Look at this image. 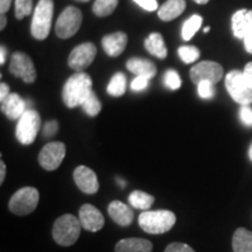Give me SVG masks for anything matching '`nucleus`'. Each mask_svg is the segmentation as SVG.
I'll list each match as a JSON object with an SVG mask.
<instances>
[{
  "mask_svg": "<svg viewBox=\"0 0 252 252\" xmlns=\"http://www.w3.org/2000/svg\"><path fill=\"white\" fill-rule=\"evenodd\" d=\"M223 74H224V71H223L222 65L220 63L202 61L190 69V80L196 84L202 81H209L213 84H216L222 80Z\"/></svg>",
  "mask_w": 252,
  "mask_h": 252,
  "instance_id": "9b49d317",
  "label": "nucleus"
},
{
  "mask_svg": "<svg viewBox=\"0 0 252 252\" xmlns=\"http://www.w3.org/2000/svg\"><path fill=\"white\" fill-rule=\"evenodd\" d=\"M93 93V80L86 72H77L65 82L62 90V98L68 108L82 106Z\"/></svg>",
  "mask_w": 252,
  "mask_h": 252,
  "instance_id": "f257e3e1",
  "label": "nucleus"
},
{
  "mask_svg": "<svg viewBox=\"0 0 252 252\" xmlns=\"http://www.w3.org/2000/svg\"><path fill=\"white\" fill-rule=\"evenodd\" d=\"M154 201H156L154 196L141 190L132 191L130 196H128V202H130L131 206L135 208V209L144 210V212H146V210H149L152 207Z\"/></svg>",
  "mask_w": 252,
  "mask_h": 252,
  "instance_id": "b1692460",
  "label": "nucleus"
},
{
  "mask_svg": "<svg viewBox=\"0 0 252 252\" xmlns=\"http://www.w3.org/2000/svg\"><path fill=\"white\" fill-rule=\"evenodd\" d=\"M1 111L11 121H19L26 112V103L18 94L11 93L4 102H1Z\"/></svg>",
  "mask_w": 252,
  "mask_h": 252,
  "instance_id": "f3484780",
  "label": "nucleus"
},
{
  "mask_svg": "<svg viewBox=\"0 0 252 252\" xmlns=\"http://www.w3.org/2000/svg\"><path fill=\"white\" fill-rule=\"evenodd\" d=\"M12 0H0V12L1 14H5L6 12H8V9L11 8Z\"/></svg>",
  "mask_w": 252,
  "mask_h": 252,
  "instance_id": "ea45409f",
  "label": "nucleus"
},
{
  "mask_svg": "<svg viewBox=\"0 0 252 252\" xmlns=\"http://www.w3.org/2000/svg\"><path fill=\"white\" fill-rule=\"evenodd\" d=\"M232 32L237 39H244L248 34L252 33V11L239 9L232 15Z\"/></svg>",
  "mask_w": 252,
  "mask_h": 252,
  "instance_id": "2eb2a0df",
  "label": "nucleus"
},
{
  "mask_svg": "<svg viewBox=\"0 0 252 252\" xmlns=\"http://www.w3.org/2000/svg\"><path fill=\"white\" fill-rule=\"evenodd\" d=\"M78 1H89V0H78Z\"/></svg>",
  "mask_w": 252,
  "mask_h": 252,
  "instance_id": "09e8293b",
  "label": "nucleus"
},
{
  "mask_svg": "<svg viewBox=\"0 0 252 252\" xmlns=\"http://www.w3.org/2000/svg\"><path fill=\"white\" fill-rule=\"evenodd\" d=\"M186 8L185 0H167L158 11V15L163 21H171L184 13Z\"/></svg>",
  "mask_w": 252,
  "mask_h": 252,
  "instance_id": "412c9836",
  "label": "nucleus"
},
{
  "mask_svg": "<svg viewBox=\"0 0 252 252\" xmlns=\"http://www.w3.org/2000/svg\"><path fill=\"white\" fill-rule=\"evenodd\" d=\"M97 54V48L94 43L86 42L72 49L68 59V64L75 71L81 72L94 62Z\"/></svg>",
  "mask_w": 252,
  "mask_h": 252,
  "instance_id": "f8f14e48",
  "label": "nucleus"
},
{
  "mask_svg": "<svg viewBox=\"0 0 252 252\" xmlns=\"http://www.w3.org/2000/svg\"><path fill=\"white\" fill-rule=\"evenodd\" d=\"M179 56L185 63H193L200 58V49L195 46H182L178 49Z\"/></svg>",
  "mask_w": 252,
  "mask_h": 252,
  "instance_id": "c85d7f7f",
  "label": "nucleus"
},
{
  "mask_svg": "<svg viewBox=\"0 0 252 252\" xmlns=\"http://www.w3.org/2000/svg\"><path fill=\"white\" fill-rule=\"evenodd\" d=\"M137 5H139L141 8L146 9V11L152 12L156 11L158 8V2L157 0H133Z\"/></svg>",
  "mask_w": 252,
  "mask_h": 252,
  "instance_id": "e433bc0d",
  "label": "nucleus"
},
{
  "mask_svg": "<svg viewBox=\"0 0 252 252\" xmlns=\"http://www.w3.org/2000/svg\"><path fill=\"white\" fill-rule=\"evenodd\" d=\"M234 252H252V231L245 228H238L232 236Z\"/></svg>",
  "mask_w": 252,
  "mask_h": 252,
  "instance_id": "4be33fe9",
  "label": "nucleus"
},
{
  "mask_svg": "<svg viewBox=\"0 0 252 252\" xmlns=\"http://www.w3.org/2000/svg\"><path fill=\"white\" fill-rule=\"evenodd\" d=\"M59 130V123L56 121H49L47 122L45 126H43V135L46 138H52L56 134Z\"/></svg>",
  "mask_w": 252,
  "mask_h": 252,
  "instance_id": "f704fd0d",
  "label": "nucleus"
},
{
  "mask_svg": "<svg viewBox=\"0 0 252 252\" xmlns=\"http://www.w3.org/2000/svg\"><path fill=\"white\" fill-rule=\"evenodd\" d=\"M108 94L113 97H121L126 91V77L123 72H117L110 80L108 88Z\"/></svg>",
  "mask_w": 252,
  "mask_h": 252,
  "instance_id": "a878e982",
  "label": "nucleus"
},
{
  "mask_svg": "<svg viewBox=\"0 0 252 252\" xmlns=\"http://www.w3.org/2000/svg\"><path fill=\"white\" fill-rule=\"evenodd\" d=\"M225 88L231 98L241 105L252 103V83L243 71L231 70L225 76Z\"/></svg>",
  "mask_w": 252,
  "mask_h": 252,
  "instance_id": "39448f33",
  "label": "nucleus"
},
{
  "mask_svg": "<svg viewBox=\"0 0 252 252\" xmlns=\"http://www.w3.org/2000/svg\"><path fill=\"white\" fill-rule=\"evenodd\" d=\"M176 222L175 214L169 210H156V212L141 213L138 219L140 228L151 235H160L169 231Z\"/></svg>",
  "mask_w": 252,
  "mask_h": 252,
  "instance_id": "f03ea898",
  "label": "nucleus"
},
{
  "mask_svg": "<svg viewBox=\"0 0 252 252\" xmlns=\"http://www.w3.org/2000/svg\"><path fill=\"white\" fill-rule=\"evenodd\" d=\"M126 68L135 76H144L153 78L157 74V67L153 62L140 58H132L126 62Z\"/></svg>",
  "mask_w": 252,
  "mask_h": 252,
  "instance_id": "6ab92c4d",
  "label": "nucleus"
},
{
  "mask_svg": "<svg viewBox=\"0 0 252 252\" xmlns=\"http://www.w3.org/2000/svg\"><path fill=\"white\" fill-rule=\"evenodd\" d=\"M82 108H83L84 112H86L88 116H90V117H96V116L100 112V110H102V104H100L99 99L97 98L96 94L93 91V93L90 94V96L86 99V102L82 104Z\"/></svg>",
  "mask_w": 252,
  "mask_h": 252,
  "instance_id": "cd10ccee",
  "label": "nucleus"
},
{
  "mask_svg": "<svg viewBox=\"0 0 252 252\" xmlns=\"http://www.w3.org/2000/svg\"><path fill=\"white\" fill-rule=\"evenodd\" d=\"M243 72H244L245 77H247L248 80L252 83V62H249L248 64L245 65Z\"/></svg>",
  "mask_w": 252,
  "mask_h": 252,
  "instance_id": "a19ab883",
  "label": "nucleus"
},
{
  "mask_svg": "<svg viewBox=\"0 0 252 252\" xmlns=\"http://www.w3.org/2000/svg\"><path fill=\"white\" fill-rule=\"evenodd\" d=\"M74 181L80 190L86 194H96L99 189L96 173L87 166H78L75 168Z\"/></svg>",
  "mask_w": 252,
  "mask_h": 252,
  "instance_id": "ddd939ff",
  "label": "nucleus"
},
{
  "mask_svg": "<svg viewBox=\"0 0 252 252\" xmlns=\"http://www.w3.org/2000/svg\"><path fill=\"white\" fill-rule=\"evenodd\" d=\"M78 220H80L82 228H84L91 232L99 231L104 226V223H105L102 213L96 207L89 203L83 204L80 208Z\"/></svg>",
  "mask_w": 252,
  "mask_h": 252,
  "instance_id": "4468645a",
  "label": "nucleus"
},
{
  "mask_svg": "<svg viewBox=\"0 0 252 252\" xmlns=\"http://www.w3.org/2000/svg\"><path fill=\"white\" fill-rule=\"evenodd\" d=\"M41 127V118L39 112L35 110H26L18 121L15 128V137L19 143L23 145H31L34 143Z\"/></svg>",
  "mask_w": 252,
  "mask_h": 252,
  "instance_id": "0eeeda50",
  "label": "nucleus"
},
{
  "mask_svg": "<svg viewBox=\"0 0 252 252\" xmlns=\"http://www.w3.org/2000/svg\"><path fill=\"white\" fill-rule=\"evenodd\" d=\"M65 157V145L60 141H52L42 147L39 154V163L46 171L58 169Z\"/></svg>",
  "mask_w": 252,
  "mask_h": 252,
  "instance_id": "1a4fd4ad",
  "label": "nucleus"
},
{
  "mask_svg": "<svg viewBox=\"0 0 252 252\" xmlns=\"http://www.w3.org/2000/svg\"><path fill=\"white\" fill-rule=\"evenodd\" d=\"M81 222L76 216L65 214L55 220L53 226V238L61 247H71L81 235Z\"/></svg>",
  "mask_w": 252,
  "mask_h": 252,
  "instance_id": "7ed1b4c3",
  "label": "nucleus"
},
{
  "mask_svg": "<svg viewBox=\"0 0 252 252\" xmlns=\"http://www.w3.org/2000/svg\"><path fill=\"white\" fill-rule=\"evenodd\" d=\"M163 83H165V86L168 88V89L178 90L180 89L182 82L178 71L169 69V70H167L165 72V75H163Z\"/></svg>",
  "mask_w": 252,
  "mask_h": 252,
  "instance_id": "c756f323",
  "label": "nucleus"
},
{
  "mask_svg": "<svg viewBox=\"0 0 252 252\" xmlns=\"http://www.w3.org/2000/svg\"><path fill=\"white\" fill-rule=\"evenodd\" d=\"M33 11V0H15V17L19 20L30 15Z\"/></svg>",
  "mask_w": 252,
  "mask_h": 252,
  "instance_id": "7c9ffc66",
  "label": "nucleus"
},
{
  "mask_svg": "<svg viewBox=\"0 0 252 252\" xmlns=\"http://www.w3.org/2000/svg\"><path fill=\"white\" fill-rule=\"evenodd\" d=\"M54 2L53 0H40L34 9L32 19L31 33L36 40H45L49 35L52 27Z\"/></svg>",
  "mask_w": 252,
  "mask_h": 252,
  "instance_id": "20e7f679",
  "label": "nucleus"
},
{
  "mask_svg": "<svg viewBox=\"0 0 252 252\" xmlns=\"http://www.w3.org/2000/svg\"><path fill=\"white\" fill-rule=\"evenodd\" d=\"M239 118L244 125L252 127V109L249 105H242L239 110Z\"/></svg>",
  "mask_w": 252,
  "mask_h": 252,
  "instance_id": "473e14b6",
  "label": "nucleus"
},
{
  "mask_svg": "<svg viewBox=\"0 0 252 252\" xmlns=\"http://www.w3.org/2000/svg\"><path fill=\"white\" fill-rule=\"evenodd\" d=\"M39 190L34 187H24L15 191L8 202L9 212L14 215L25 216L33 213L39 204Z\"/></svg>",
  "mask_w": 252,
  "mask_h": 252,
  "instance_id": "423d86ee",
  "label": "nucleus"
},
{
  "mask_svg": "<svg viewBox=\"0 0 252 252\" xmlns=\"http://www.w3.org/2000/svg\"><path fill=\"white\" fill-rule=\"evenodd\" d=\"M127 45V35L124 32H116V33L105 35L102 40L104 52L109 56L116 58L124 52Z\"/></svg>",
  "mask_w": 252,
  "mask_h": 252,
  "instance_id": "dca6fc26",
  "label": "nucleus"
},
{
  "mask_svg": "<svg viewBox=\"0 0 252 252\" xmlns=\"http://www.w3.org/2000/svg\"><path fill=\"white\" fill-rule=\"evenodd\" d=\"M118 0H96L94 2L93 11L97 17H108L117 8Z\"/></svg>",
  "mask_w": 252,
  "mask_h": 252,
  "instance_id": "bb28decb",
  "label": "nucleus"
},
{
  "mask_svg": "<svg viewBox=\"0 0 252 252\" xmlns=\"http://www.w3.org/2000/svg\"><path fill=\"white\" fill-rule=\"evenodd\" d=\"M9 87L6 83L0 84V102H4V100L9 96Z\"/></svg>",
  "mask_w": 252,
  "mask_h": 252,
  "instance_id": "4c0bfd02",
  "label": "nucleus"
},
{
  "mask_svg": "<svg viewBox=\"0 0 252 252\" xmlns=\"http://www.w3.org/2000/svg\"><path fill=\"white\" fill-rule=\"evenodd\" d=\"M209 30H210V28H209V27H204V30H203V32H204V33H208V32H209Z\"/></svg>",
  "mask_w": 252,
  "mask_h": 252,
  "instance_id": "de8ad7c7",
  "label": "nucleus"
},
{
  "mask_svg": "<svg viewBox=\"0 0 252 252\" xmlns=\"http://www.w3.org/2000/svg\"><path fill=\"white\" fill-rule=\"evenodd\" d=\"M153 245L144 238H125L116 244V252H152Z\"/></svg>",
  "mask_w": 252,
  "mask_h": 252,
  "instance_id": "aec40b11",
  "label": "nucleus"
},
{
  "mask_svg": "<svg viewBox=\"0 0 252 252\" xmlns=\"http://www.w3.org/2000/svg\"><path fill=\"white\" fill-rule=\"evenodd\" d=\"M1 25H0V30H4V28L6 27V24H7V19H6L5 14H1Z\"/></svg>",
  "mask_w": 252,
  "mask_h": 252,
  "instance_id": "c03bdc74",
  "label": "nucleus"
},
{
  "mask_svg": "<svg viewBox=\"0 0 252 252\" xmlns=\"http://www.w3.org/2000/svg\"><path fill=\"white\" fill-rule=\"evenodd\" d=\"M194 1L197 2V4H200V5H206L209 0H194Z\"/></svg>",
  "mask_w": 252,
  "mask_h": 252,
  "instance_id": "a18cd8bd",
  "label": "nucleus"
},
{
  "mask_svg": "<svg viewBox=\"0 0 252 252\" xmlns=\"http://www.w3.org/2000/svg\"><path fill=\"white\" fill-rule=\"evenodd\" d=\"M108 213L113 222L122 226H128L133 222L134 214L132 209L121 201H112L108 207Z\"/></svg>",
  "mask_w": 252,
  "mask_h": 252,
  "instance_id": "a211bd4d",
  "label": "nucleus"
},
{
  "mask_svg": "<svg viewBox=\"0 0 252 252\" xmlns=\"http://www.w3.org/2000/svg\"><path fill=\"white\" fill-rule=\"evenodd\" d=\"M249 158H250V160L252 161V144H251L250 149H249Z\"/></svg>",
  "mask_w": 252,
  "mask_h": 252,
  "instance_id": "49530a36",
  "label": "nucleus"
},
{
  "mask_svg": "<svg viewBox=\"0 0 252 252\" xmlns=\"http://www.w3.org/2000/svg\"><path fill=\"white\" fill-rule=\"evenodd\" d=\"M9 71L15 77L21 78L25 83H33L36 80V70L34 63L27 54L15 52L11 58Z\"/></svg>",
  "mask_w": 252,
  "mask_h": 252,
  "instance_id": "9d476101",
  "label": "nucleus"
},
{
  "mask_svg": "<svg viewBox=\"0 0 252 252\" xmlns=\"http://www.w3.org/2000/svg\"><path fill=\"white\" fill-rule=\"evenodd\" d=\"M245 50L249 53V54H252V33L248 34L247 36L243 39Z\"/></svg>",
  "mask_w": 252,
  "mask_h": 252,
  "instance_id": "58836bf2",
  "label": "nucleus"
},
{
  "mask_svg": "<svg viewBox=\"0 0 252 252\" xmlns=\"http://www.w3.org/2000/svg\"><path fill=\"white\" fill-rule=\"evenodd\" d=\"M82 25V12L74 6H68L56 21L55 33L60 39H69L77 33Z\"/></svg>",
  "mask_w": 252,
  "mask_h": 252,
  "instance_id": "6e6552de",
  "label": "nucleus"
},
{
  "mask_svg": "<svg viewBox=\"0 0 252 252\" xmlns=\"http://www.w3.org/2000/svg\"><path fill=\"white\" fill-rule=\"evenodd\" d=\"M202 21L203 19L200 15L195 14L191 15L188 20H186L184 25H182V31H181V35L182 39L185 41H189L191 40V37H194L196 32L200 30L201 26H202Z\"/></svg>",
  "mask_w": 252,
  "mask_h": 252,
  "instance_id": "393cba45",
  "label": "nucleus"
},
{
  "mask_svg": "<svg viewBox=\"0 0 252 252\" xmlns=\"http://www.w3.org/2000/svg\"><path fill=\"white\" fill-rule=\"evenodd\" d=\"M145 48L150 54L159 59H166L167 56V48L165 45L161 34L160 33H152L150 34L149 37L145 40Z\"/></svg>",
  "mask_w": 252,
  "mask_h": 252,
  "instance_id": "5701e85b",
  "label": "nucleus"
},
{
  "mask_svg": "<svg viewBox=\"0 0 252 252\" xmlns=\"http://www.w3.org/2000/svg\"><path fill=\"white\" fill-rule=\"evenodd\" d=\"M165 252H195V251L194 249H191L187 244L178 243V242H175V243L169 244L168 247L166 248Z\"/></svg>",
  "mask_w": 252,
  "mask_h": 252,
  "instance_id": "c9c22d12",
  "label": "nucleus"
},
{
  "mask_svg": "<svg viewBox=\"0 0 252 252\" xmlns=\"http://www.w3.org/2000/svg\"><path fill=\"white\" fill-rule=\"evenodd\" d=\"M6 54H7V52H6V48L4 46H1V48H0V64H4V63H5Z\"/></svg>",
  "mask_w": 252,
  "mask_h": 252,
  "instance_id": "37998d69",
  "label": "nucleus"
},
{
  "mask_svg": "<svg viewBox=\"0 0 252 252\" xmlns=\"http://www.w3.org/2000/svg\"><path fill=\"white\" fill-rule=\"evenodd\" d=\"M212 82L209 81H202L197 84V93L198 96L203 99H210L213 98L214 94H215V89Z\"/></svg>",
  "mask_w": 252,
  "mask_h": 252,
  "instance_id": "2f4dec72",
  "label": "nucleus"
},
{
  "mask_svg": "<svg viewBox=\"0 0 252 252\" xmlns=\"http://www.w3.org/2000/svg\"><path fill=\"white\" fill-rule=\"evenodd\" d=\"M150 84V78L144 76H135V78L132 81L131 89L133 91H141L145 90Z\"/></svg>",
  "mask_w": 252,
  "mask_h": 252,
  "instance_id": "72a5a7b5",
  "label": "nucleus"
},
{
  "mask_svg": "<svg viewBox=\"0 0 252 252\" xmlns=\"http://www.w3.org/2000/svg\"><path fill=\"white\" fill-rule=\"evenodd\" d=\"M5 176H6V166L4 161H0V184L2 185V182L5 180Z\"/></svg>",
  "mask_w": 252,
  "mask_h": 252,
  "instance_id": "79ce46f5",
  "label": "nucleus"
}]
</instances>
